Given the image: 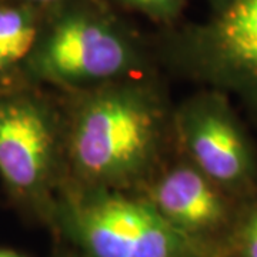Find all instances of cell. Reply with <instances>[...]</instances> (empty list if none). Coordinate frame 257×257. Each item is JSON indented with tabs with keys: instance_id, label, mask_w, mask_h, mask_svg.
Segmentation results:
<instances>
[{
	"instance_id": "obj_1",
	"label": "cell",
	"mask_w": 257,
	"mask_h": 257,
	"mask_svg": "<svg viewBox=\"0 0 257 257\" xmlns=\"http://www.w3.org/2000/svg\"><path fill=\"white\" fill-rule=\"evenodd\" d=\"M74 94L63 117L70 182L120 192L145 189L160 172L175 127L162 93L130 77Z\"/></svg>"
},
{
	"instance_id": "obj_2",
	"label": "cell",
	"mask_w": 257,
	"mask_h": 257,
	"mask_svg": "<svg viewBox=\"0 0 257 257\" xmlns=\"http://www.w3.org/2000/svg\"><path fill=\"white\" fill-rule=\"evenodd\" d=\"M50 219L82 257H224L184 236L145 196L130 192L62 183Z\"/></svg>"
},
{
	"instance_id": "obj_3",
	"label": "cell",
	"mask_w": 257,
	"mask_h": 257,
	"mask_svg": "<svg viewBox=\"0 0 257 257\" xmlns=\"http://www.w3.org/2000/svg\"><path fill=\"white\" fill-rule=\"evenodd\" d=\"M64 155V120L28 90L0 92V177L18 200L52 217Z\"/></svg>"
},
{
	"instance_id": "obj_4",
	"label": "cell",
	"mask_w": 257,
	"mask_h": 257,
	"mask_svg": "<svg viewBox=\"0 0 257 257\" xmlns=\"http://www.w3.org/2000/svg\"><path fill=\"white\" fill-rule=\"evenodd\" d=\"M26 64L33 79L77 93L138 77L143 59L110 20L87 10H72L37 39Z\"/></svg>"
},
{
	"instance_id": "obj_5",
	"label": "cell",
	"mask_w": 257,
	"mask_h": 257,
	"mask_svg": "<svg viewBox=\"0 0 257 257\" xmlns=\"http://www.w3.org/2000/svg\"><path fill=\"white\" fill-rule=\"evenodd\" d=\"M173 123L203 175L239 202L257 196V150L224 93L213 89L186 101Z\"/></svg>"
},
{
	"instance_id": "obj_6",
	"label": "cell",
	"mask_w": 257,
	"mask_h": 257,
	"mask_svg": "<svg viewBox=\"0 0 257 257\" xmlns=\"http://www.w3.org/2000/svg\"><path fill=\"white\" fill-rule=\"evenodd\" d=\"M179 64L221 93H234L257 117V0H234L184 37Z\"/></svg>"
},
{
	"instance_id": "obj_7",
	"label": "cell",
	"mask_w": 257,
	"mask_h": 257,
	"mask_svg": "<svg viewBox=\"0 0 257 257\" xmlns=\"http://www.w3.org/2000/svg\"><path fill=\"white\" fill-rule=\"evenodd\" d=\"M145 197L167 223L184 236L224 254V244L240 203L189 160L160 170Z\"/></svg>"
},
{
	"instance_id": "obj_8",
	"label": "cell",
	"mask_w": 257,
	"mask_h": 257,
	"mask_svg": "<svg viewBox=\"0 0 257 257\" xmlns=\"http://www.w3.org/2000/svg\"><path fill=\"white\" fill-rule=\"evenodd\" d=\"M37 42V23L30 8L0 6V79L28 60Z\"/></svg>"
},
{
	"instance_id": "obj_9",
	"label": "cell",
	"mask_w": 257,
	"mask_h": 257,
	"mask_svg": "<svg viewBox=\"0 0 257 257\" xmlns=\"http://www.w3.org/2000/svg\"><path fill=\"white\" fill-rule=\"evenodd\" d=\"M226 257H257V196L240 203L224 244Z\"/></svg>"
},
{
	"instance_id": "obj_10",
	"label": "cell",
	"mask_w": 257,
	"mask_h": 257,
	"mask_svg": "<svg viewBox=\"0 0 257 257\" xmlns=\"http://www.w3.org/2000/svg\"><path fill=\"white\" fill-rule=\"evenodd\" d=\"M126 6L143 12L150 18L159 20H170L177 16L184 0H120Z\"/></svg>"
},
{
	"instance_id": "obj_11",
	"label": "cell",
	"mask_w": 257,
	"mask_h": 257,
	"mask_svg": "<svg viewBox=\"0 0 257 257\" xmlns=\"http://www.w3.org/2000/svg\"><path fill=\"white\" fill-rule=\"evenodd\" d=\"M0 257H28L26 254H22L16 250H10V248H0Z\"/></svg>"
},
{
	"instance_id": "obj_12",
	"label": "cell",
	"mask_w": 257,
	"mask_h": 257,
	"mask_svg": "<svg viewBox=\"0 0 257 257\" xmlns=\"http://www.w3.org/2000/svg\"><path fill=\"white\" fill-rule=\"evenodd\" d=\"M32 5H40V6H50V5H56L62 0H28Z\"/></svg>"
},
{
	"instance_id": "obj_13",
	"label": "cell",
	"mask_w": 257,
	"mask_h": 257,
	"mask_svg": "<svg viewBox=\"0 0 257 257\" xmlns=\"http://www.w3.org/2000/svg\"><path fill=\"white\" fill-rule=\"evenodd\" d=\"M214 2V5H216V9L217 12L221 9H224L226 6H229L231 2H234V0H213Z\"/></svg>"
},
{
	"instance_id": "obj_14",
	"label": "cell",
	"mask_w": 257,
	"mask_h": 257,
	"mask_svg": "<svg viewBox=\"0 0 257 257\" xmlns=\"http://www.w3.org/2000/svg\"><path fill=\"white\" fill-rule=\"evenodd\" d=\"M60 257H79V256H73V254H63V256Z\"/></svg>"
}]
</instances>
